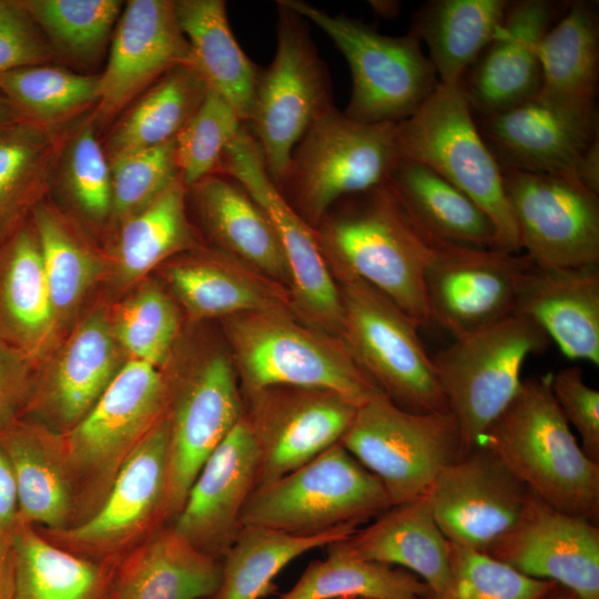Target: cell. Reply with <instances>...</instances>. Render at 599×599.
<instances>
[{
    "label": "cell",
    "instance_id": "cell-1",
    "mask_svg": "<svg viewBox=\"0 0 599 599\" xmlns=\"http://www.w3.org/2000/svg\"><path fill=\"white\" fill-rule=\"evenodd\" d=\"M332 273L374 286L418 326L430 321L424 273L435 242L384 182L341 199L314 227Z\"/></svg>",
    "mask_w": 599,
    "mask_h": 599
},
{
    "label": "cell",
    "instance_id": "cell-2",
    "mask_svg": "<svg viewBox=\"0 0 599 599\" xmlns=\"http://www.w3.org/2000/svg\"><path fill=\"white\" fill-rule=\"evenodd\" d=\"M476 447L493 453L534 496L598 522L599 463L577 443L550 387V373L522 379Z\"/></svg>",
    "mask_w": 599,
    "mask_h": 599
},
{
    "label": "cell",
    "instance_id": "cell-3",
    "mask_svg": "<svg viewBox=\"0 0 599 599\" xmlns=\"http://www.w3.org/2000/svg\"><path fill=\"white\" fill-rule=\"evenodd\" d=\"M223 324L241 392L321 388L357 406L383 394L342 338L305 324L291 309L242 313Z\"/></svg>",
    "mask_w": 599,
    "mask_h": 599
},
{
    "label": "cell",
    "instance_id": "cell-4",
    "mask_svg": "<svg viewBox=\"0 0 599 599\" xmlns=\"http://www.w3.org/2000/svg\"><path fill=\"white\" fill-rule=\"evenodd\" d=\"M170 398L164 368L126 359L89 413L61 435L75 496L73 525L100 506L124 459L167 414Z\"/></svg>",
    "mask_w": 599,
    "mask_h": 599
},
{
    "label": "cell",
    "instance_id": "cell-5",
    "mask_svg": "<svg viewBox=\"0 0 599 599\" xmlns=\"http://www.w3.org/2000/svg\"><path fill=\"white\" fill-rule=\"evenodd\" d=\"M396 142L400 156L430 167L489 216L497 250L521 253L501 167L478 130L460 83L439 82L417 111L396 123Z\"/></svg>",
    "mask_w": 599,
    "mask_h": 599
},
{
    "label": "cell",
    "instance_id": "cell-6",
    "mask_svg": "<svg viewBox=\"0 0 599 599\" xmlns=\"http://www.w3.org/2000/svg\"><path fill=\"white\" fill-rule=\"evenodd\" d=\"M399 158L396 123H362L332 105L295 145L277 189L314 229L341 199L386 182Z\"/></svg>",
    "mask_w": 599,
    "mask_h": 599
},
{
    "label": "cell",
    "instance_id": "cell-7",
    "mask_svg": "<svg viewBox=\"0 0 599 599\" xmlns=\"http://www.w3.org/2000/svg\"><path fill=\"white\" fill-rule=\"evenodd\" d=\"M392 507L378 478L339 443L294 469L256 487L241 525L313 536L359 525Z\"/></svg>",
    "mask_w": 599,
    "mask_h": 599
},
{
    "label": "cell",
    "instance_id": "cell-8",
    "mask_svg": "<svg viewBox=\"0 0 599 599\" xmlns=\"http://www.w3.org/2000/svg\"><path fill=\"white\" fill-rule=\"evenodd\" d=\"M317 26L345 57L352 93L343 111L362 123H398L410 116L439 83L436 71L410 31L400 37L380 33L346 16H332L312 3L282 0Z\"/></svg>",
    "mask_w": 599,
    "mask_h": 599
},
{
    "label": "cell",
    "instance_id": "cell-9",
    "mask_svg": "<svg viewBox=\"0 0 599 599\" xmlns=\"http://www.w3.org/2000/svg\"><path fill=\"white\" fill-rule=\"evenodd\" d=\"M550 339L530 317L514 314L455 338L432 357L434 369L460 436L463 457L517 393L528 356Z\"/></svg>",
    "mask_w": 599,
    "mask_h": 599
},
{
    "label": "cell",
    "instance_id": "cell-10",
    "mask_svg": "<svg viewBox=\"0 0 599 599\" xmlns=\"http://www.w3.org/2000/svg\"><path fill=\"white\" fill-rule=\"evenodd\" d=\"M332 274L343 305L342 339L383 394L408 412H448L418 325L368 283Z\"/></svg>",
    "mask_w": 599,
    "mask_h": 599
},
{
    "label": "cell",
    "instance_id": "cell-11",
    "mask_svg": "<svg viewBox=\"0 0 599 599\" xmlns=\"http://www.w3.org/2000/svg\"><path fill=\"white\" fill-rule=\"evenodd\" d=\"M276 8V53L267 68H260L254 111L246 125L278 187L295 145L334 104L328 71L313 42L308 22L282 0Z\"/></svg>",
    "mask_w": 599,
    "mask_h": 599
},
{
    "label": "cell",
    "instance_id": "cell-12",
    "mask_svg": "<svg viewBox=\"0 0 599 599\" xmlns=\"http://www.w3.org/2000/svg\"><path fill=\"white\" fill-rule=\"evenodd\" d=\"M339 444L378 478L392 506L426 494L438 474L463 457L449 412H408L384 394L358 406Z\"/></svg>",
    "mask_w": 599,
    "mask_h": 599
},
{
    "label": "cell",
    "instance_id": "cell-13",
    "mask_svg": "<svg viewBox=\"0 0 599 599\" xmlns=\"http://www.w3.org/2000/svg\"><path fill=\"white\" fill-rule=\"evenodd\" d=\"M169 441L166 414L128 455L89 517L41 534L77 555L115 562L169 521Z\"/></svg>",
    "mask_w": 599,
    "mask_h": 599
},
{
    "label": "cell",
    "instance_id": "cell-14",
    "mask_svg": "<svg viewBox=\"0 0 599 599\" xmlns=\"http://www.w3.org/2000/svg\"><path fill=\"white\" fill-rule=\"evenodd\" d=\"M216 173L241 183L273 223L290 268L288 291L294 314L305 324L342 338L341 293L315 230L271 180L260 145L246 124L226 149Z\"/></svg>",
    "mask_w": 599,
    "mask_h": 599
},
{
    "label": "cell",
    "instance_id": "cell-15",
    "mask_svg": "<svg viewBox=\"0 0 599 599\" xmlns=\"http://www.w3.org/2000/svg\"><path fill=\"white\" fill-rule=\"evenodd\" d=\"M521 252L541 268L599 264V196L577 177L501 169Z\"/></svg>",
    "mask_w": 599,
    "mask_h": 599
},
{
    "label": "cell",
    "instance_id": "cell-16",
    "mask_svg": "<svg viewBox=\"0 0 599 599\" xmlns=\"http://www.w3.org/2000/svg\"><path fill=\"white\" fill-rule=\"evenodd\" d=\"M243 416V397L230 353L212 351L183 376L171 377L169 521L181 510L207 458Z\"/></svg>",
    "mask_w": 599,
    "mask_h": 599
},
{
    "label": "cell",
    "instance_id": "cell-17",
    "mask_svg": "<svg viewBox=\"0 0 599 599\" xmlns=\"http://www.w3.org/2000/svg\"><path fill=\"white\" fill-rule=\"evenodd\" d=\"M531 265L522 252L434 243L424 273L430 321L458 338L516 314Z\"/></svg>",
    "mask_w": 599,
    "mask_h": 599
},
{
    "label": "cell",
    "instance_id": "cell-18",
    "mask_svg": "<svg viewBox=\"0 0 599 599\" xmlns=\"http://www.w3.org/2000/svg\"><path fill=\"white\" fill-rule=\"evenodd\" d=\"M241 393L258 455L255 488L339 443L358 408L321 388L275 385Z\"/></svg>",
    "mask_w": 599,
    "mask_h": 599
},
{
    "label": "cell",
    "instance_id": "cell-19",
    "mask_svg": "<svg viewBox=\"0 0 599 599\" xmlns=\"http://www.w3.org/2000/svg\"><path fill=\"white\" fill-rule=\"evenodd\" d=\"M530 495L483 447L446 466L427 490L434 518L446 539L483 552L516 525Z\"/></svg>",
    "mask_w": 599,
    "mask_h": 599
},
{
    "label": "cell",
    "instance_id": "cell-20",
    "mask_svg": "<svg viewBox=\"0 0 599 599\" xmlns=\"http://www.w3.org/2000/svg\"><path fill=\"white\" fill-rule=\"evenodd\" d=\"M192 65L187 40L176 20L174 1L130 0L114 28L108 62L100 73L95 125L114 120L170 70Z\"/></svg>",
    "mask_w": 599,
    "mask_h": 599
},
{
    "label": "cell",
    "instance_id": "cell-21",
    "mask_svg": "<svg viewBox=\"0 0 599 599\" xmlns=\"http://www.w3.org/2000/svg\"><path fill=\"white\" fill-rule=\"evenodd\" d=\"M486 554L581 599H599V528L530 495L516 525Z\"/></svg>",
    "mask_w": 599,
    "mask_h": 599
},
{
    "label": "cell",
    "instance_id": "cell-22",
    "mask_svg": "<svg viewBox=\"0 0 599 599\" xmlns=\"http://www.w3.org/2000/svg\"><path fill=\"white\" fill-rule=\"evenodd\" d=\"M569 1H509L491 41L460 87L475 118L494 115L536 98L541 88L538 44Z\"/></svg>",
    "mask_w": 599,
    "mask_h": 599
},
{
    "label": "cell",
    "instance_id": "cell-23",
    "mask_svg": "<svg viewBox=\"0 0 599 599\" xmlns=\"http://www.w3.org/2000/svg\"><path fill=\"white\" fill-rule=\"evenodd\" d=\"M475 120L501 169L531 173L577 177L581 154L599 134L597 110L564 106L539 95Z\"/></svg>",
    "mask_w": 599,
    "mask_h": 599
},
{
    "label": "cell",
    "instance_id": "cell-24",
    "mask_svg": "<svg viewBox=\"0 0 599 599\" xmlns=\"http://www.w3.org/2000/svg\"><path fill=\"white\" fill-rule=\"evenodd\" d=\"M124 352L110 314L97 308L82 318L35 380L27 409L57 434L73 428L93 407L121 367Z\"/></svg>",
    "mask_w": 599,
    "mask_h": 599
},
{
    "label": "cell",
    "instance_id": "cell-25",
    "mask_svg": "<svg viewBox=\"0 0 599 599\" xmlns=\"http://www.w3.org/2000/svg\"><path fill=\"white\" fill-rule=\"evenodd\" d=\"M257 464L256 444L243 416L199 471L172 521L174 530L197 550L222 560L242 528Z\"/></svg>",
    "mask_w": 599,
    "mask_h": 599
},
{
    "label": "cell",
    "instance_id": "cell-26",
    "mask_svg": "<svg viewBox=\"0 0 599 599\" xmlns=\"http://www.w3.org/2000/svg\"><path fill=\"white\" fill-rule=\"evenodd\" d=\"M164 271L170 293L191 321L293 311L285 286L217 248L199 246L182 253Z\"/></svg>",
    "mask_w": 599,
    "mask_h": 599
},
{
    "label": "cell",
    "instance_id": "cell-27",
    "mask_svg": "<svg viewBox=\"0 0 599 599\" xmlns=\"http://www.w3.org/2000/svg\"><path fill=\"white\" fill-rule=\"evenodd\" d=\"M186 197L214 248L290 290V268L278 234L266 212L241 183L214 173L186 187Z\"/></svg>",
    "mask_w": 599,
    "mask_h": 599
},
{
    "label": "cell",
    "instance_id": "cell-28",
    "mask_svg": "<svg viewBox=\"0 0 599 599\" xmlns=\"http://www.w3.org/2000/svg\"><path fill=\"white\" fill-rule=\"evenodd\" d=\"M516 314L532 318L567 357L599 365V264L541 268L532 263Z\"/></svg>",
    "mask_w": 599,
    "mask_h": 599
},
{
    "label": "cell",
    "instance_id": "cell-29",
    "mask_svg": "<svg viewBox=\"0 0 599 599\" xmlns=\"http://www.w3.org/2000/svg\"><path fill=\"white\" fill-rule=\"evenodd\" d=\"M327 549L406 569L430 592H440L449 579V541L439 529L427 493L389 507Z\"/></svg>",
    "mask_w": 599,
    "mask_h": 599
},
{
    "label": "cell",
    "instance_id": "cell-30",
    "mask_svg": "<svg viewBox=\"0 0 599 599\" xmlns=\"http://www.w3.org/2000/svg\"><path fill=\"white\" fill-rule=\"evenodd\" d=\"M221 572V560L164 526L114 562L110 599H210Z\"/></svg>",
    "mask_w": 599,
    "mask_h": 599
},
{
    "label": "cell",
    "instance_id": "cell-31",
    "mask_svg": "<svg viewBox=\"0 0 599 599\" xmlns=\"http://www.w3.org/2000/svg\"><path fill=\"white\" fill-rule=\"evenodd\" d=\"M0 446L13 471L20 521L43 530L72 526L77 505L61 435L19 419L0 433Z\"/></svg>",
    "mask_w": 599,
    "mask_h": 599
},
{
    "label": "cell",
    "instance_id": "cell-32",
    "mask_svg": "<svg viewBox=\"0 0 599 599\" xmlns=\"http://www.w3.org/2000/svg\"><path fill=\"white\" fill-rule=\"evenodd\" d=\"M58 328L35 232L21 223L0 248V339L34 361Z\"/></svg>",
    "mask_w": 599,
    "mask_h": 599
},
{
    "label": "cell",
    "instance_id": "cell-33",
    "mask_svg": "<svg viewBox=\"0 0 599 599\" xmlns=\"http://www.w3.org/2000/svg\"><path fill=\"white\" fill-rule=\"evenodd\" d=\"M386 182L430 241L497 250V234L489 216L430 167L400 156Z\"/></svg>",
    "mask_w": 599,
    "mask_h": 599
},
{
    "label": "cell",
    "instance_id": "cell-34",
    "mask_svg": "<svg viewBox=\"0 0 599 599\" xmlns=\"http://www.w3.org/2000/svg\"><path fill=\"white\" fill-rule=\"evenodd\" d=\"M177 24L189 42L193 67L247 124L253 115L260 67L244 53L230 27L223 0H176Z\"/></svg>",
    "mask_w": 599,
    "mask_h": 599
},
{
    "label": "cell",
    "instance_id": "cell-35",
    "mask_svg": "<svg viewBox=\"0 0 599 599\" xmlns=\"http://www.w3.org/2000/svg\"><path fill=\"white\" fill-rule=\"evenodd\" d=\"M539 97L595 111L599 78V12L595 1L575 0L538 44Z\"/></svg>",
    "mask_w": 599,
    "mask_h": 599
},
{
    "label": "cell",
    "instance_id": "cell-36",
    "mask_svg": "<svg viewBox=\"0 0 599 599\" xmlns=\"http://www.w3.org/2000/svg\"><path fill=\"white\" fill-rule=\"evenodd\" d=\"M508 0H433L414 14L410 32L425 41L437 78L459 84L499 28Z\"/></svg>",
    "mask_w": 599,
    "mask_h": 599
},
{
    "label": "cell",
    "instance_id": "cell-37",
    "mask_svg": "<svg viewBox=\"0 0 599 599\" xmlns=\"http://www.w3.org/2000/svg\"><path fill=\"white\" fill-rule=\"evenodd\" d=\"M12 548L13 599H110L114 562L71 552L23 522Z\"/></svg>",
    "mask_w": 599,
    "mask_h": 599
},
{
    "label": "cell",
    "instance_id": "cell-38",
    "mask_svg": "<svg viewBox=\"0 0 599 599\" xmlns=\"http://www.w3.org/2000/svg\"><path fill=\"white\" fill-rule=\"evenodd\" d=\"M209 87L192 65H179L139 95L113 122L103 144L109 162L175 140Z\"/></svg>",
    "mask_w": 599,
    "mask_h": 599
},
{
    "label": "cell",
    "instance_id": "cell-39",
    "mask_svg": "<svg viewBox=\"0 0 599 599\" xmlns=\"http://www.w3.org/2000/svg\"><path fill=\"white\" fill-rule=\"evenodd\" d=\"M186 204V187L177 177L153 202L119 224L115 272L120 284L133 285L165 261L201 246Z\"/></svg>",
    "mask_w": 599,
    "mask_h": 599
},
{
    "label": "cell",
    "instance_id": "cell-40",
    "mask_svg": "<svg viewBox=\"0 0 599 599\" xmlns=\"http://www.w3.org/2000/svg\"><path fill=\"white\" fill-rule=\"evenodd\" d=\"M356 527H339L313 536L243 526L221 560L217 590L210 599H260L273 579L297 557L347 538Z\"/></svg>",
    "mask_w": 599,
    "mask_h": 599
},
{
    "label": "cell",
    "instance_id": "cell-41",
    "mask_svg": "<svg viewBox=\"0 0 599 599\" xmlns=\"http://www.w3.org/2000/svg\"><path fill=\"white\" fill-rule=\"evenodd\" d=\"M63 129L27 120L0 126V240L21 224L50 183Z\"/></svg>",
    "mask_w": 599,
    "mask_h": 599
},
{
    "label": "cell",
    "instance_id": "cell-42",
    "mask_svg": "<svg viewBox=\"0 0 599 599\" xmlns=\"http://www.w3.org/2000/svg\"><path fill=\"white\" fill-rule=\"evenodd\" d=\"M42 267L59 327L78 311L100 281L104 262L67 219L45 203L31 209Z\"/></svg>",
    "mask_w": 599,
    "mask_h": 599
},
{
    "label": "cell",
    "instance_id": "cell-43",
    "mask_svg": "<svg viewBox=\"0 0 599 599\" xmlns=\"http://www.w3.org/2000/svg\"><path fill=\"white\" fill-rule=\"evenodd\" d=\"M429 591L406 569L327 549L280 599H424Z\"/></svg>",
    "mask_w": 599,
    "mask_h": 599
},
{
    "label": "cell",
    "instance_id": "cell-44",
    "mask_svg": "<svg viewBox=\"0 0 599 599\" xmlns=\"http://www.w3.org/2000/svg\"><path fill=\"white\" fill-rule=\"evenodd\" d=\"M0 93L23 120L62 129L95 108L100 74H83L50 63L0 73Z\"/></svg>",
    "mask_w": 599,
    "mask_h": 599
},
{
    "label": "cell",
    "instance_id": "cell-45",
    "mask_svg": "<svg viewBox=\"0 0 599 599\" xmlns=\"http://www.w3.org/2000/svg\"><path fill=\"white\" fill-rule=\"evenodd\" d=\"M55 57L93 64L112 38L123 9L119 0H22Z\"/></svg>",
    "mask_w": 599,
    "mask_h": 599
},
{
    "label": "cell",
    "instance_id": "cell-46",
    "mask_svg": "<svg viewBox=\"0 0 599 599\" xmlns=\"http://www.w3.org/2000/svg\"><path fill=\"white\" fill-rule=\"evenodd\" d=\"M110 323L128 359L164 368L180 334L181 311L160 283L144 281L110 313Z\"/></svg>",
    "mask_w": 599,
    "mask_h": 599
},
{
    "label": "cell",
    "instance_id": "cell-47",
    "mask_svg": "<svg viewBox=\"0 0 599 599\" xmlns=\"http://www.w3.org/2000/svg\"><path fill=\"white\" fill-rule=\"evenodd\" d=\"M50 181L88 222L111 220V166L92 115L65 132Z\"/></svg>",
    "mask_w": 599,
    "mask_h": 599
},
{
    "label": "cell",
    "instance_id": "cell-48",
    "mask_svg": "<svg viewBox=\"0 0 599 599\" xmlns=\"http://www.w3.org/2000/svg\"><path fill=\"white\" fill-rule=\"evenodd\" d=\"M556 586L525 576L486 552L449 542V579L424 599H541Z\"/></svg>",
    "mask_w": 599,
    "mask_h": 599
},
{
    "label": "cell",
    "instance_id": "cell-49",
    "mask_svg": "<svg viewBox=\"0 0 599 599\" xmlns=\"http://www.w3.org/2000/svg\"><path fill=\"white\" fill-rule=\"evenodd\" d=\"M243 124L234 108L209 88L203 101L175 138L176 165L185 187L217 172L226 149Z\"/></svg>",
    "mask_w": 599,
    "mask_h": 599
},
{
    "label": "cell",
    "instance_id": "cell-50",
    "mask_svg": "<svg viewBox=\"0 0 599 599\" xmlns=\"http://www.w3.org/2000/svg\"><path fill=\"white\" fill-rule=\"evenodd\" d=\"M111 220L118 225L153 202L179 175L175 140L110 162Z\"/></svg>",
    "mask_w": 599,
    "mask_h": 599
},
{
    "label": "cell",
    "instance_id": "cell-51",
    "mask_svg": "<svg viewBox=\"0 0 599 599\" xmlns=\"http://www.w3.org/2000/svg\"><path fill=\"white\" fill-rule=\"evenodd\" d=\"M54 54L22 0H0V73L50 63Z\"/></svg>",
    "mask_w": 599,
    "mask_h": 599
},
{
    "label": "cell",
    "instance_id": "cell-52",
    "mask_svg": "<svg viewBox=\"0 0 599 599\" xmlns=\"http://www.w3.org/2000/svg\"><path fill=\"white\" fill-rule=\"evenodd\" d=\"M550 387L564 417L577 429L583 453L599 463V392L585 382L579 366L550 373Z\"/></svg>",
    "mask_w": 599,
    "mask_h": 599
},
{
    "label": "cell",
    "instance_id": "cell-53",
    "mask_svg": "<svg viewBox=\"0 0 599 599\" xmlns=\"http://www.w3.org/2000/svg\"><path fill=\"white\" fill-rule=\"evenodd\" d=\"M34 384L33 361L0 339V433L27 410Z\"/></svg>",
    "mask_w": 599,
    "mask_h": 599
},
{
    "label": "cell",
    "instance_id": "cell-54",
    "mask_svg": "<svg viewBox=\"0 0 599 599\" xmlns=\"http://www.w3.org/2000/svg\"><path fill=\"white\" fill-rule=\"evenodd\" d=\"M20 522L13 471L0 446V537L11 536Z\"/></svg>",
    "mask_w": 599,
    "mask_h": 599
},
{
    "label": "cell",
    "instance_id": "cell-55",
    "mask_svg": "<svg viewBox=\"0 0 599 599\" xmlns=\"http://www.w3.org/2000/svg\"><path fill=\"white\" fill-rule=\"evenodd\" d=\"M576 176L583 186L599 195V134L581 154L576 166Z\"/></svg>",
    "mask_w": 599,
    "mask_h": 599
},
{
    "label": "cell",
    "instance_id": "cell-56",
    "mask_svg": "<svg viewBox=\"0 0 599 599\" xmlns=\"http://www.w3.org/2000/svg\"><path fill=\"white\" fill-rule=\"evenodd\" d=\"M14 598L12 535L0 537V599Z\"/></svg>",
    "mask_w": 599,
    "mask_h": 599
},
{
    "label": "cell",
    "instance_id": "cell-57",
    "mask_svg": "<svg viewBox=\"0 0 599 599\" xmlns=\"http://www.w3.org/2000/svg\"><path fill=\"white\" fill-rule=\"evenodd\" d=\"M369 6L376 14L390 19L399 13V2L397 1H369Z\"/></svg>",
    "mask_w": 599,
    "mask_h": 599
},
{
    "label": "cell",
    "instance_id": "cell-58",
    "mask_svg": "<svg viewBox=\"0 0 599 599\" xmlns=\"http://www.w3.org/2000/svg\"><path fill=\"white\" fill-rule=\"evenodd\" d=\"M23 120L13 105L0 93V126Z\"/></svg>",
    "mask_w": 599,
    "mask_h": 599
},
{
    "label": "cell",
    "instance_id": "cell-59",
    "mask_svg": "<svg viewBox=\"0 0 599 599\" xmlns=\"http://www.w3.org/2000/svg\"><path fill=\"white\" fill-rule=\"evenodd\" d=\"M541 599H581L575 592L569 589L556 585L550 591H548Z\"/></svg>",
    "mask_w": 599,
    "mask_h": 599
},
{
    "label": "cell",
    "instance_id": "cell-60",
    "mask_svg": "<svg viewBox=\"0 0 599 599\" xmlns=\"http://www.w3.org/2000/svg\"><path fill=\"white\" fill-rule=\"evenodd\" d=\"M347 599H349V598H347Z\"/></svg>",
    "mask_w": 599,
    "mask_h": 599
}]
</instances>
